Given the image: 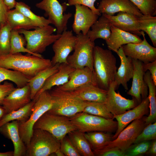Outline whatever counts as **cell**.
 <instances>
[{
    "label": "cell",
    "instance_id": "cell-1",
    "mask_svg": "<svg viewBox=\"0 0 156 156\" xmlns=\"http://www.w3.org/2000/svg\"><path fill=\"white\" fill-rule=\"evenodd\" d=\"M52 66L50 59L21 53L0 56V66L18 71L29 79Z\"/></svg>",
    "mask_w": 156,
    "mask_h": 156
},
{
    "label": "cell",
    "instance_id": "cell-2",
    "mask_svg": "<svg viewBox=\"0 0 156 156\" xmlns=\"http://www.w3.org/2000/svg\"><path fill=\"white\" fill-rule=\"evenodd\" d=\"M93 67L97 85L107 91L114 81L117 70L116 59L111 50L95 46Z\"/></svg>",
    "mask_w": 156,
    "mask_h": 156
},
{
    "label": "cell",
    "instance_id": "cell-3",
    "mask_svg": "<svg viewBox=\"0 0 156 156\" xmlns=\"http://www.w3.org/2000/svg\"><path fill=\"white\" fill-rule=\"evenodd\" d=\"M49 91L53 101L50 113L68 118L83 112L86 104L70 92L61 90L56 87Z\"/></svg>",
    "mask_w": 156,
    "mask_h": 156
},
{
    "label": "cell",
    "instance_id": "cell-4",
    "mask_svg": "<svg viewBox=\"0 0 156 156\" xmlns=\"http://www.w3.org/2000/svg\"><path fill=\"white\" fill-rule=\"evenodd\" d=\"M56 31L55 27L49 25L37 27L33 30H18L24 36L26 42V48L33 53L39 54L44 52L48 46L60 36L61 34H53Z\"/></svg>",
    "mask_w": 156,
    "mask_h": 156
},
{
    "label": "cell",
    "instance_id": "cell-5",
    "mask_svg": "<svg viewBox=\"0 0 156 156\" xmlns=\"http://www.w3.org/2000/svg\"><path fill=\"white\" fill-rule=\"evenodd\" d=\"M32 112L26 121L19 122V131L21 138L27 147L28 146L34 124L45 112L53 107V101L49 90L42 93L36 98Z\"/></svg>",
    "mask_w": 156,
    "mask_h": 156
},
{
    "label": "cell",
    "instance_id": "cell-6",
    "mask_svg": "<svg viewBox=\"0 0 156 156\" xmlns=\"http://www.w3.org/2000/svg\"><path fill=\"white\" fill-rule=\"evenodd\" d=\"M72 123L77 129L83 133L102 131L112 133L116 131L117 121L83 112L69 118Z\"/></svg>",
    "mask_w": 156,
    "mask_h": 156
},
{
    "label": "cell",
    "instance_id": "cell-7",
    "mask_svg": "<svg viewBox=\"0 0 156 156\" xmlns=\"http://www.w3.org/2000/svg\"><path fill=\"white\" fill-rule=\"evenodd\" d=\"M60 142L47 131L33 129L26 156H48L60 148Z\"/></svg>",
    "mask_w": 156,
    "mask_h": 156
},
{
    "label": "cell",
    "instance_id": "cell-8",
    "mask_svg": "<svg viewBox=\"0 0 156 156\" xmlns=\"http://www.w3.org/2000/svg\"><path fill=\"white\" fill-rule=\"evenodd\" d=\"M39 129L49 132L60 142L69 132L76 127L66 117L47 112L34 124L33 129Z\"/></svg>",
    "mask_w": 156,
    "mask_h": 156
},
{
    "label": "cell",
    "instance_id": "cell-9",
    "mask_svg": "<svg viewBox=\"0 0 156 156\" xmlns=\"http://www.w3.org/2000/svg\"><path fill=\"white\" fill-rule=\"evenodd\" d=\"M77 40L73 53L67 59L68 64L76 69L85 67L94 71L93 51L95 46L86 35L81 32L77 35Z\"/></svg>",
    "mask_w": 156,
    "mask_h": 156
},
{
    "label": "cell",
    "instance_id": "cell-10",
    "mask_svg": "<svg viewBox=\"0 0 156 156\" xmlns=\"http://www.w3.org/2000/svg\"><path fill=\"white\" fill-rule=\"evenodd\" d=\"M67 6V3L61 4L57 0H42L36 5L44 11V15L55 26L57 34H60L67 30L68 21L72 16L71 13H64Z\"/></svg>",
    "mask_w": 156,
    "mask_h": 156
},
{
    "label": "cell",
    "instance_id": "cell-11",
    "mask_svg": "<svg viewBox=\"0 0 156 156\" xmlns=\"http://www.w3.org/2000/svg\"><path fill=\"white\" fill-rule=\"evenodd\" d=\"M145 118L143 116L133 120L131 124L122 130L115 139L97 150L114 148L119 149L124 152L133 144L137 137L146 126Z\"/></svg>",
    "mask_w": 156,
    "mask_h": 156
},
{
    "label": "cell",
    "instance_id": "cell-12",
    "mask_svg": "<svg viewBox=\"0 0 156 156\" xmlns=\"http://www.w3.org/2000/svg\"><path fill=\"white\" fill-rule=\"evenodd\" d=\"M77 40L72 30H66L53 43L52 48L54 54L51 60L52 66L59 63H67V59L74 50Z\"/></svg>",
    "mask_w": 156,
    "mask_h": 156
},
{
    "label": "cell",
    "instance_id": "cell-13",
    "mask_svg": "<svg viewBox=\"0 0 156 156\" xmlns=\"http://www.w3.org/2000/svg\"><path fill=\"white\" fill-rule=\"evenodd\" d=\"M143 40L137 43H129L122 46L125 55L133 59L139 60L144 63L156 60V48L147 41L144 32L141 31Z\"/></svg>",
    "mask_w": 156,
    "mask_h": 156
},
{
    "label": "cell",
    "instance_id": "cell-14",
    "mask_svg": "<svg viewBox=\"0 0 156 156\" xmlns=\"http://www.w3.org/2000/svg\"><path fill=\"white\" fill-rule=\"evenodd\" d=\"M114 81L110 85L107 90V95L105 104L109 112L114 116L120 115L127 110L133 109L138 105L136 100L127 99L122 96L118 92Z\"/></svg>",
    "mask_w": 156,
    "mask_h": 156
},
{
    "label": "cell",
    "instance_id": "cell-15",
    "mask_svg": "<svg viewBox=\"0 0 156 156\" xmlns=\"http://www.w3.org/2000/svg\"><path fill=\"white\" fill-rule=\"evenodd\" d=\"M133 61L134 69L132 84L127 94L133 96L139 104L148 96V88L144 78L145 72L143 63L136 60L133 59Z\"/></svg>",
    "mask_w": 156,
    "mask_h": 156
},
{
    "label": "cell",
    "instance_id": "cell-16",
    "mask_svg": "<svg viewBox=\"0 0 156 156\" xmlns=\"http://www.w3.org/2000/svg\"><path fill=\"white\" fill-rule=\"evenodd\" d=\"M75 6V10L73 30L77 35L81 32L83 35H86L99 16L85 5L76 4Z\"/></svg>",
    "mask_w": 156,
    "mask_h": 156
},
{
    "label": "cell",
    "instance_id": "cell-17",
    "mask_svg": "<svg viewBox=\"0 0 156 156\" xmlns=\"http://www.w3.org/2000/svg\"><path fill=\"white\" fill-rule=\"evenodd\" d=\"M149 100L148 96L132 109L123 114L114 116L116 119L118 127L115 134L112 136L113 140L130 122L135 120L139 119L148 114L149 111Z\"/></svg>",
    "mask_w": 156,
    "mask_h": 156
},
{
    "label": "cell",
    "instance_id": "cell-18",
    "mask_svg": "<svg viewBox=\"0 0 156 156\" xmlns=\"http://www.w3.org/2000/svg\"><path fill=\"white\" fill-rule=\"evenodd\" d=\"M31 100L30 88L27 83L23 87L15 88L5 98L1 105L8 113L23 107Z\"/></svg>",
    "mask_w": 156,
    "mask_h": 156
},
{
    "label": "cell",
    "instance_id": "cell-19",
    "mask_svg": "<svg viewBox=\"0 0 156 156\" xmlns=\"http://www.w3.org/2000/svg\"><path fill=\"white\" fill-rule=\"evenodd\" d=\"M118 13L116 16L102 14L107 18L112 25L139 36H141L139 27V16L130 13Z\"/></svg>",
    "mask_w": 156,
    "mask_h": 156
},
{
    "label": "cell",
    "instance_id": "cell-20",
    "mask_svg": "<svg viewBox=\"0 0 156 156\" xmlns=\"http://www.w3.org/2000/svg\"><path fill=\"white\" fill-rule=\"evenodd\" d=\"M97 8L101 14L109 16L120 12L130 13L139 17L143 15L130 0H102Z\"/></svg>",
    "mask_w": 156,
    "mask_h": 156
},
{
    "label": "cell",
    "instance_id": "cell-21",
    "mask_svg": "<svg viewBox=\"0 0 156 156\" xmlns=\"http://www.w3.org/2000/svg\"><path fill=\"white\" fill-rule=\"evenodd\" d=\"M91 83L96 85L94 71L89 68L85 67L75 69L71 73L67 83L56 87L61 90L71 91L81 86Z\"/></svg>",
    "mask_w": 156,
    "mask_h": 156
},
{
    "label": "cell",
    "instance_id": "cell-22",
    "mask_svg": "<svg viewBox=\"0 0 156 156\" xmlns=\"http://www.w3.org/2000/svg\"><path fill=\"white\" fill-rule=\"evenodd\" d=\"M116 53L120 58V65L116 71L114 81L117 88L121 84L125 90H127V83L133 76L134 66L133 59L125 55L122 47Z\"/></svg>",
    "mask_w": 156,
    "mask_h": 156
},
{
    "label": "cell",
    "instance_id": "cell-23",
    "mask_svg": "<svg viewBox=\"0 0 156 156\" xmlns=\"http://www.w3.org/2000/svg\"><path fill=\"white\" fill-rule=\"evenodd\" d=\"M18 127V122L12 121L1 127L0 133L12 141L14 146V156H24L27 147L20 136Z\"/></svg>",
    "mask_w": 156,
    "mask_h": 156
},
{
    "label": "cell",
    "instance_id": "cell-24",
    "mask_svg": "<svg viewBox=\"0 0 156 156\" xmlns=\"http://www.w3.org/2000/svg\"><path fill=\"white\" fill-rule=\"evenodd\" d=\"M110 30V37L105 41L108 49L116 53L124 45L139 43L142 40L139 36L122 30L113 25H111Z\"/></svg>",
    "mask_w": 156,
    "mask_h": 156
},
{
    "label": "cell",
    "instance_id": "cell-25",
    "mask_svg": "<svg viewBox=\"0 0 156 156\" xmlns=\"http://www.w3.org/2000/svg\"><path fill=\"white\" fill-rule=\"evenodd\" d=\"M69 92L83 101L105 103L107 93V90L92 83L86 84Z\"/></svg>",
    "mask_w": 156,
    "mask_h": 156
},
{
    "label": "cell",
    "instance_id": "cell-26",
    "mask_svg": "<svg viewBox=\"0 0 156 156\" xmlns=\"http://www.w3.org/2000/svg\"><path fill=\"white\" fill-rule=\"evenodd\" d=\"M75 69L67 63L60 64L58 71L47 79L34 99L36 98L44 91L49 90L54 86H61L67 83L70 74Z\"/></svg>",
    "mask_w": 156,
    "mask_h": 156
},
{
    "label": "cell",
    "instance_id": "cell-27",
    "mask_svg": "<svg viewBox=\"0 0 156 156\" xmlns=\"http://www.w3.org/2000/svg\"><path fill=\"white\" fill-rule=\"evenodd\" d=\"M112 25L107 18L103 14L98 18L91 26L86 35L92 41L94 42L96 39L101 38L107 40L111 35Z\"/></svg>",
    "mask_w": 156,
    "mask_h": 156
},
{
    "label": "cell",
    "instance_id": "cell-28",
    "mask_svg": "<svg viewBox=\"0 0 156 156\" xmlns=\"http://www.w3.org/2000/svg\"><path fill=\"white\" fill-rule=\"evenodd\" d=\"M6 23L12 30H18L23 29L29 30L37 27L34 23L16 8L8 10Z\"/></svg>",
    "mask_w": 156,
    "mask_h": 156
},
{
    "label": "cell",
    "instance_id": "cell-29",
    "mask_svg": "<svg viewBox=\"0 0 156 156\" xmlns=\"http://www.w3.org/2000/svg\"><path fill=\"white\" fill-rule=\"evenodd\" d=\"M59 64H60L57 63L52 66L40 72L29 79L28 83L30 88L32 100L34 99L47 79L58 71Z\"/></svg>",
    "mask_w": 156,
    "mask_h": 156
},
{
    "label": "cell",
    "instance_id": "cell-30",
    "mask_svg": "<svg viewBox=\"0 0 156 156\" xmlns=\"http://www.w3.org/2000/svg\"><path fill=\"white\" fill-rule=\"evenodd\" d=\"M67 135L81 156H94L84 133L77 129L69 132Z\"/></svg>",
    "mask_w": 156,
    "mask_h": 156
},
{
    "label": "cell",
    "instance_id": "cell-31",
    "mask_svg": "<svg viewBox=\"0 0 156 156\" xmlns=\"http://www.w3.org/2000/svg\"><path fill=\"white\" fill-rule=\"evenodd\" d=\"M144 81L146 83L149 90L150 114L145 118L144 121L146 125L156 122V85L152 79L149 71H146L144 76Z\"/></svg>",
    "mask_w": 156,
    "mask_h": 156
},
{
    "label": "cell",
    "instance_id": "cell-32",
    "mask_svg": "<svg viewBox=\"0 0 156 156\" xmlns=\"http://www.w3.org/2000/svg\"><path fill=\"white\" fill-rule=\"evenodd\" d=\"M36 100V99H34L23 107L7 113L0 121V127L12 121L22 122L27 120L31 115Z\"/></svg>",
    "mask_w": 156,
    "mask_h": 156
},
{
    "label": "cell",
    "instance_id": "cell-33",
    "mask_svg": "<svg viewBox=\"0 0 156 156\" xmlns=\"http://www.w3.org/2000/svg\"><path fill=\"white\" fill-rule=\"evenodd\" d=\"M84 135L93 151L101 148L113 140L110 133L92 131L85 133Z\"/></svg>",
    "mask_w": 156,
    "mask_h": 156
},
{
    "label": "cell",
    "instance_id": "cell-34",
    "mask_svg": "<svg viewBox=\"0 0 156 156\" xmlns=\"http://www.w3.org/2000/svg\"><path fill=\"white\" fill-rule=\"evenodd\" d=\"M29 80V79L18 71L0 66V83L10 81L14 83L17 88H21L28 83Z\"/></svg>",
    "mask_w": 156,
    "mask_h": 156
},
{
    "label": "cell",
    "instance_id": "cell-35",
    "mask_svg": "<svg viewBox=\"0 0 156 156\" xmlns=\"http://www.w3.org/2000/svg\"><path fill=\"white\" fill-rule=\"evenodd\" d=\"M140 29L148 36L154 47H156V16L142 15L139 17Z\"/></svg>",
    "mask_w": 156,
    "mask_h": 156
},
{
    "label": "cell",
    "instance_id": "cell-36",
    "mask_svg": "<svg viewBox=\"0 0 156 156\" xmlns=\"http://www.w3.org/2000/svg\"><path fill=\"white\" fill-rule=\"evenodd\" d=\"M26 40L18 30H12L10 39V54H13L21 52L26 53L30 55L42 57L40 54L33 53L25 47Z\"/></svg>",
    "mask_w": 156,
    "mask_h": 156
},
{
    "label": "cell",
    "instance_id": "cell-37",
    "mask_svg": "<svg viewBox=\"0 0 156 156\" xmlns=\"http://www.w3.org/2000/svg\"><path fill=\"white\" fill-rule=\"evenodd\" d=\"M15 8L34 23L37 27L45 26L51 24L48 19L34 14L30 10V7L23 2H17Z\"/></svg>",
    "mask_w": 156,
    "mask_h": 156
},
{
    "label": "cell",
    "instance_id": "cell-38",
    "mask_svg": "<svg viewBox=\"0 0 156 156\" xmlns=\"http://www.w3.org/2000/svg\"><path fill=\"white\" fill-rule=\"evenodd\" d=\"M86 102V104L83 112L107 119H114V116L107 109L105 103L94 101Z\"/></svg>",
    "mask_w": 156,
    "mask_h": 156
},
{
    "label": "cell",
    "instance_id": "cell-39",
    "mask_svg": "<svg viewBox=\"0 0 156 156\" xmlns=\"http://www.w3.org/2000/svg\"><path fill=\"white\" fill-rule=\"evenodd\" d=\"M12 29L6 23L0 31V56L10 53Z\"/></svg>",
    "mask_w": 156,
    "mask_h": 156
},
{
    "label": "cell",
    "instance_id": "cell-40",
    "mask_svg": "<svg viewBox=\"0 0 156 156\" xmlns=\"http://www.w3.org/2000/svg\"><path fill=\"white\" fill-rule=\"evenodd\" d=\"M144 15H156L155 0H130Z\"/></svg>",
    "mask_w": 156,
    "mask_h": 156
},
{
    "label": "cell",
    "instance_id": "cell-41",
    "mask_svg": "<svg viewBox=\"0 0 156 156\" xmlns=\"http://www.w3.org/2000/svg\"><path fill=\"white\" fill-rule=\"evenodd\" d=\"M150 141L142 142L132 144L124 152V156L141 155L146 153L151 144Z\"/></svg>",
    "mask_w": 156,
    "mask_h": 156
},
{
    "label": "cell",
    "instance_id": "cell-42",
    "mask_svg": "<svg viewBox=\"0 0 156 156\" xmlns=\"http://www.w3.org/2000/svg\"><path fill=\"white\" fill-rule=\"evenodd\" d=\"M156 139V123H150L146 125L136 138L133 144Z\"/></svg>",
    "mask_w": 156,
    "mask_h": 156
},
{
    "label": "cell",
    "instance_id": "cell-43",
    "mask_svg": "<svg viewBox=\"0 0 156 156\" xmlns=\"http://www.w3.org/2000/svg\"><path fill=\"white\" fill-rule=\"evenodd\" d=\"M60 149L65 156H81L67 135L60 141Z\"/></svg>",
    "mask_w": 156,
    "mask_h": 156
},
{
    "label": "cell",
    "instance_id": "cell-44",
    "mask_svg": "<svg viewBox=\"0 0 156 156\" xmlns=\"http://www.w3.org/2000/svg\"><path fill=\"white\" fill-rule=\"evenodd\" d=\"M96 0H68L67 5H75L76 4H80L85 5L91 9L95 14L99 16L101 15L99 9L96 8L94 5Z\"/></svg>",
    "mask_w": 156,
    "mask_h": 156
},
{
    "label": "cell",
    "instance_id": "cell-45",
    "mask_svg": "<svg viewBox=\"0 0 156 156\" xmlns=\"http://www.w3.org/2000/svg\"><path fill=\"white\" fill-rule=\"evenodd\" d=\"M15 88L13 84L7 81L0 84V105L5 98L8 96Z\"/></svg>",
    "mask_w": 156,
    "mask_h": 156
},
{
    "label": "cell",
    "instance_id": "cell-46",
    "mask_svg": "<svg viewBox=\"0 0 156 156\" xmlns=\"http://www.w3.org/2000/svg\"><path fill=\"white\" fill-rule=\"evenodd\" d=\"M94 156H124V152L117 148L93 151Z\"/></svg>",
    "mask_w": 156,
    "mask_h": 156
},
{
    "label": "cell",
    "instance_id": "cell-47",
    "mask_svg": "<svg viewBox=\"0 0 156 156\" xmlns=\"http://www.w3.org/2000/svg\"><path fill=\"white\" fill-rule=\"evenodd\" d=\"M144 69L146 72L149 71L154 84L156 85V60L143 64Z\"/></svg>",
    "mask_w": 156,
    "mask_h": 156
},
{
    "label": "cell",
    "instance_id": "cell-48",
    "mask_svg": "<svg viewBox=\"0 0 156 156\" xmlns=\"http://www.w3.org/2000/svg\"><path fill=\"white\" fill-rule=\"evenodd\" d=\"M8 10L3 0H0V23L2 27L6 23L7 12Z\"/></svg>",
    "mask_w": 156,
    "mask_h": 156
},
{
    "label": "cell",
    "instance_id": "cell-49",
    "mask_svg": "<svg viewBox=\"0 0 156 156\" xmlns=\"http://www.w3.org/2000/svg\"><path fill=\"white\" fill-rule=\"evenodd\" d=\"M8 10L15 8L16 2L15 0H3Z\"/></svg>",
    "mask_w": 156,
    "mask_h": 156
},
{
    "label": "cell",
    "instance_id": "cell-50",
    "mask_svg": "<svg viewBox=\"0 0 156 156\" xmlns=\"http://www.w3.org/2000/svg\"><path fill=\"white\" fill-rule=\"evenodd\" d=\"M152 142L150 147L148 151L146 153L148 154H149L154 155H156V140Z\"/></svg>",
    "mask_w": 156,
    "mask_h": 156
},
{
    "label": "cell",
    "instance_id": "cell-51",
    "mask_svg": "<svg viewBox=\"0 0 156 156\" xmlns=\"http://www.w3.org/2000/svg\"><path fill=\"white\" fill-rule=\"evenodd\" d=\"M7 114L6 111L2 105H0V121Z\"/></svg>",
    "mask_w": 156,
    "mask_h": 156
},
{
    "label": "cell",
    "instance_id": "cell-52",
    "mask_svg": "<svg viewBox=\"0 0 156 156\" xmlns=\"http://www.w3.org/2000/svg\"><path fill=\"white\" fill-rule=\"evenodd\" d=\"M0 156H14V151H8L5 152H0Z\"/></svg>",
    "mask_w": 156,
    "mask_h": 156
},
{
    "label": "cell",
    "instance_id": "cell-53",
    "mask_svg": "<svg viewBox=\"0 0 156 156\" xmlns=\"http://www.w3.org/2000/svg\"><path fill=\"white\" fill-rule=\"evenodd\" d=\"M54 153L55 154L56 156H65L64 155L60 148L57 150Z\"/></svg>",
    "mask_w": 156,
    "mask_h": 156
},
{
    "label": "cell",
    "instance_id": "cell-54",
    "mask_svg": "<svg viewBox=\"0 0 156 156\" xmlns=\"http://www.w3.org/2000/svg\"><path fill=\"white\" fill-rule=\"evenodd\" d=\"M1 27H2L1 25V24L0 23V31L1 30Z\"/></svg>",
    "mask_w": 156,
    "mask_h": 156
}]
</instances>
